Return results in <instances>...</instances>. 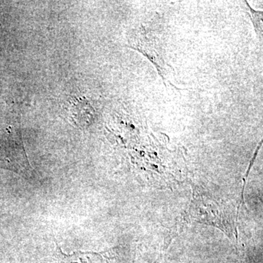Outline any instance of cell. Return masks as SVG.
<instances>
[{"label": "cell", "instance_id": "cell-1", "mask_svg": "<svg viewBox=\"0 0 263 263\" xmlns=\"http://www.w3.org/2000/svg\"><path fill=\"white\" fill-rule=\"evenodd\" d=\"M107 254L77 252L65 254L57 245L56 251L48 263H108Z\"/></svg>", "mask_w": 263, "mask_h": 263}, {"label": "cell", "instance_id": "cell-2", "mask_svg": "<svg viewBox=\"0 0 263 263\" xmlns=\"http://www.w3.org/2000/svg\"><path fill=\"white\" fill-rule=\"evenodd\" d=\"M247 3V6L250 9L251 18H252V23L254 24V29H255L256 34L257 37L262 41V12L256 11L251 8Z\"/></svg>", "mask_w": 263, "mask_h": 263}]
</instances>
